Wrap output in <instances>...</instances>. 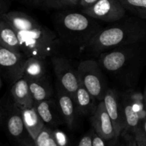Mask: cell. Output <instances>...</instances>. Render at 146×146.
<instances>
[{
  "label": "cell",
  "mask_w": 146,
  "mask_h": 146,
  "mask_svg": "<svg viewBox=\"0 0 146 146\" xmlns=\"http://www.w3.org/2000/svg\"><path fill=\"white\" fill-rule=\"evenodd\" d=\"M98 56L106 74L119 85L132 88L146 66V43L118 47Z\"/></svg>",
  "instance_id": "obj_1"
},
{
  "label": "cell",
  "mask_w": 146,
  "mask_h": 146,
  "mask_svg": "<svg viewBox=\"0 0 146 146\" xmlns=\"http://www.w3.org/2000/svg\"><path fill=\"white\" fill-rule=\"evenodd\" d=\"M146 43V21L137 17H125L103 27L84 50L99 55L110 49Z\"/></svg>",
  "instance_id": "obj_2"
},
{
  "label": "cell",
  "mask_w": 146,
  "mask_h": 146,
  "mask_svg": "<svg viewBox=\"0 0 146 146\" xmlns=\"http://www.w3.org/2000/svg\"><path fill=\"white\" fill-rule=\"evenodd\" d=\"M98 21L83 12L65 11L54 15L53 24L61 43L84 49L103 28Z\"/></svg>",
  "instance_id": "obj_3"
},
{
  "label": "cell",
  "mask_w": 146,
  "mask_h": 146,
  "mask_svg": "<svg viewBox=\"0 0 146 146\" xmlns=\"http://www.w3.org/2000/svg\"><path fill=\"white\" fill-rule=\"evenodd\" d=\"M20 48L28 57L44 58L56 55L61 41L56 32L44 25L29 31H17Z\"/></svg>",
  "instance_id": "obj_4"
},
{
  "label": "cell",
  "mask_w": 146,
  "mask_h": 146,
  "mask_svg": "<svg viewBox=\"0 0 146 146\" xmlns=\"http://www.w3.org/2000/svg\"><path fill=\"white\" fill-rule=\"evenodd\" d=\"M77 71L81 85L98 102L103 101L108 88L106 75L98 61L93 59L81 61Z\"/></svg>",
  "instance_id": "obj_5"
},
{
  "label": "cell",
  "mask_w": 146,
  "mask_h": 146,
  "mask_svg": "<svg viewBox=\"0 0 146 146\" xmlns=\"http://www.w3.org/2000/svg\"><path fill=\"white\" fill-rule=\"evenodd\" d=\"M1 104L3 111L2 124L9 136L18 143L29 135L24 125L21 108L17 105L11 96Z\"/></svg>",
  "instance_id": "obj_6"
},
{
  "label": "cell",
  "mask_w": 146,
  "mask_h": 146,
  "mask_svg": "<svg viewBox=\"0 0 146 146\" xmlns=\"http://www.w3.org/2000/svg\"><path fill=\"white\" fill-rule=\"evenodd\" d=\"M51 61L56 82L74 98L78 87L81 86L77 68H74L71 61L65 57L55 55L51 57Z\"/></svg>",
  "instance_id": "obj_7"
},
{
  "label": "cell",
  "mask_w": 146,
  "mask_h": 146,
  "mask_svg": "<svg viewBox=\"0 0 146 146\" xmlns=\"http://www.w3.org/2000/svg\"><path fill=\"white\" fill-rule=\"evenodd\" d=\"M81 12L98 21L111 24L125 17L126 10L118 0H98L91 7L83 9Z\"/></svg>",
  "instance_id": "obj_8"
},
{
  "label": "cell",
  "mask_w": 146,
  "mask_h": 146,
  "mask_svg": "<svg viewBox=\"0 0 146 146\" xmlns=\"http://www.w3.org/2000/svg\"><path fill=\"white\" fill-rule=\"evenodd\" d=\"M27 57L11 51L0 45V73L10 84L23 77V70Z\"/></svg>",
  "instance_id": "obj_9"
},
{
  "label": "cell",
  "mask_w": 146,
  "mask_h": 146,
  "mask_svg": "<svg viewBox=\"0 0 146 146\" xmlns=\"http://www.w3.org/2000/svg\"><path fill=\"white\" fill-rule=\"evenodd\" d=\"M106 110L109 115L114 130L115 138L121 137L123 131V118L121 94L113 88H108L103 99Z\"/></svg>",
  "instance_id": "obj_10"
},
{
  "label": "cell",
  "mask_w": 146,
  "mask_h": 146,
  "mask_svg": "<svg viewBox=\"0 0 146 146\" xmlns=\"http://www.w3.org/2000/svg\"><path fill=\"white\" fill-rule=\"evenodd\" d=\"M91 123L94 131L105 141H112L115 138L112 121L106 110L103 101L98 103L95 111L91 115Z\"/></svg>",
  "instance_id": "obj_11"
},
{
  "label": "cell",
  "mask_w": 146,
  "mask_h": 146,
  "mask_svg": "<svg viewBox=\"0 0 146 146\" xmlns=\"http://www.w3.org/2000/svg\"><path fill=\"white\" fill-rule=\"evenodd\" d=\"M56 100L62 114L64 123L69 128H74L77 117L79 115L75 100L69 94L64 91L57 82L56 84Z\"/></svg>",
  "instance_id": "obj_12"
},
{
  "label": "cell",
  "mask_w": 146,
  "mask_h": 146,
  "mask_svg": "<svg viewBox=\"0 0 146 146\" xmlns=\"http://www.w3.org/2000/svg\"><path fill=\"white\" fill-rule=\"evenodd\" d=\"M46 125L54 128L64 123V118L56 100L54 98L38 102L34 105Z\"/></svg>",
  "instance_id": "obj_13"
},
{
  "label": "cell",
  "mask_w": 146,
  "mask_h": 146,
  "mask_svg": "<svg viewBox=\"0 0 146 146\" xmlns=\"http://www.w3.org/2000/svg\"><path fill=\"white\" fill-rule=\"evenodd\" d=\"M121 104L123 118V131L121 135L126 133L133 135L135 131L143 125L141 117L131 96L125 94H121Z\"/></svg>",
  "instance_id": "obj_14"
},
{
  "label": "cell",
  "mask_w": 146,
  "mask_h": 146,
  "mask_svg": "<svg viewBox=\"0 0 146 146\" xmlns=\"http://www.w3.org/2000/svg\"><path fill=\"white\" fill-rule=\"evenodd\" d=\"M0 18L8 23L17 32L29 31L42 25L34 17L21 11H8L1 14Z\"/></svg>",
  "instance_id": "obj_15"
},
{
  "label": "cell",
  "mask_w": 146,
  "mask_h": 146,
  "mask_svg": "<svg viewBox=\"0 0 146 146\" xmlns=\"http://www.w3.org/2000/svg\"><path fill=\"white\" fill-rule=\"evenodd\" d=\"M11 96L21 109L34 106L29 82L24 77L16 81L11 88Z\"/></svg>",
  "instance_id": "obj_16"
},
{
  "label": "cell",
  "mask_w": 146,
  "mask_h": 146,
  "mask_svg": "<svg viewBox=\"0 0 146 146\" xmlns=\"http://www.w3.org/2000/svg\"><path fill=\"white\" fill-rule=\"evenodd\" d=\"M28 82L34 105L44 100L53 98L54 88L47 75L38 79L30 80Z\"/></svg>",
  "instance_id": "obj_17"
},
{
  "label": "cell",
  "mask_w": 146,
  "mask_h": 146,
  "mask_svg": "<svg viewBox=\"0 0 146 146\" xmlns=\"http://www.w3.org/2000/svg\"><path fill=\"white\" fill-rule=\"evenodd\" d=\"M24 125L29 136L35 140L45 127V123L38 113L36 107L32 106L21 109Z\"/></svg>",
  "instance_id": "obj_18"
},
{
  "label": "cell",
  "mask_w": 146,
  "mask_h": 146,
  "mask_svg": "<svg viewBox=\"0 0 146 146\" xmlns=\"http://www.w3.org/2000/svg\"><path fill=\"white\" fill-rule=\"evenodd\" d=\"M47 59L36 57H28L23 70V77L27 80H36L46 76Z\"/></svg>",
  "instance_id": "obj_19"
},
{
  "label": "cell",
  "mask_w": 146,
  "mask_h": 146,
  "mask_svg": "<svg viewBox=\"0 0 146 146\" xmlns=\"http://www.w3.org/2000/svg\"><path fill=\"white\" fill-rule=\"evenodd\" d=\"M74 100L78 114L82 115H92L98 103L81 85L76 93Z\"/></svg>",
  "instance_id": "obj_20"
},
{
  "label": "cell",
  "mask_w": 146,
  "mask_h": 146,
  "mask_svg": "<svg viewBox=\"0 0 146 146\" xmlns=\"http://www.w3.org/2000/svg\"><path fill=\"white\" fill-rule=\"evenodd\" d=\"M0 45L11 51L22 54L17 33L8 23L0 18Z\"/></svg>",
  "instance_id": "obj_21"
},
{
  "label": "cell",
  "mask_w": 146,
  "mask_h": 146,
  "mask_svg": "<svg viewBox=\"0 0 146 146\" xmlns=\"http://www.w3.org/2000/svg\"><path fill=\"white\" fill-rule=\"evenodd\" d=\"M126 11L135 17L146 19V0H118Z\"/></svg>",
  "instance_id": "obj_22"
},
{
  "label": "cell",
  "mask_w": 146,
  "mask_h": 146,
  "mask_svg": "<svg viewBox=\"0 0 146 146\" xmlns=\"http://www.w3.org/2000/svg\"><path fill=\"white\" fill-rule=\"evenodd\" d=\"M76 5L77 4L75 0H48L46 7L55 9H61Z\"/></svg>",
  "instance_id": "obj_23"
},
{
  "label": "cell",
  "mask_w": 146,
  "mask_h": 146,
  "mask_svg": "<svg viewBox=\"0 0 146 146\" xmlns=\"http://www.w3.org/2000/svg\"><path fill=\"white\" fill-rule=\"evenodd\" d=\"M52 136L59 146H68V139L65 133L58 129H52Z\"/></svg>",
  "instance_id": "obj_24"
},
{
  "label": "cell",
  "mask_w": 146,
  "mask_h": 146,
  "mask_svg": "<svg viewBox=\"0 0 146 146\" xmlns=\"http://www.w3.org/2000/svg\"><path fill=\"white\" fill-rule=\"evenodd\" d=\"M137 146H146V135L143 131V125L140 126L134 133Z\"/></svg>",
  "instance_id": "obj_25"
},
{
  "label": "cell",
  "mask_w": 146,
  "mask_h": 146,
  "mask_svg": "<svg viewBox=\"0 0 146 146\" xmlns=\"http://www.w3.org/2000/svg\"><path fill=\"white\" fill-rule=\"evenodd\" d=\"M94 130H91L89 133L84 135L78 143V146H92V135Z\"/></svg>",
  "instance_id": "obj_26"
},
{
  "label": "cell",
  "mask_w": 146,
  "mask_h": 146,
  "mask_svg": "<svg viewBox=\"0 0 146 146\" xmlns=\"http://www.w3.org/2000/svg\"><path fill=\"white\" fill-rule=\"evenodd\" d=\"M23 2L31 7H46L48 0H22Z\"/></svg>",
  "instance_id": "obj_27"
},
{
  "label": "cell",
  "mask_w": 146,
  "mask_h": 146,
  "mask_svg": "<svg viewBox=\"0 0 146 146\" xmlns=\"http://www.w3.org/2000/svg\"><path fill=\"white\" fill-rule=\"evenodd\" d=\"M121 137H122V138L125 141L127 146H137L135 137H134V135H133V134L126 133L122 134Z\"/></svg>",
  "instance_id": "obj_28"
},
{
  "label": "cell",
  "mask_w": 146,
  "mask_h": 146,
  "mask_svg": "<svg viewBox=\"0 0 146 146\" xmlns=\"http://www.w3.org/2000/svg\"><path fill=\"white\" fill-rule=\"evenodd\" d=\"M92 146H106L105 141L94 131L92 135Z\"/></svg>",
  "instance_id": "obj_29"
},
{
  "label": "cell",
  "mask_w": 146,
  "mask_h": 146,
  "mask_svg": "<svg viewBox=\"0 0 146 146\" xmlns=\"http://www.w3.org/2000/svg\"><path fill=\"white\" fill-rule=\"evenodd\" d=\"M17 146H36L34 141L28 135L27 137H26L25 138L22 139L21 141H20L19 142L17 143Z\"/></svg>",
  "instance_id": "obj_30"
},
{
  "label": "cell",
  "mask_w": 146,
  "mask_h": 146,
  "mask_svg": "<svg viewBox=\"0 0 146 146\" xmlns=\"http://www.w3.org/2000/svg\"><path fill=\"white\" fill-rule=\"evenodd\" d=\"M98 1V0H81L79 2V5L81 6L83 9L88 8L96 4Z\"/></svg>",
  "instance_id": "obj_31"
},
{
  "label": "cell",
  "mask_w": 146,
  "mask_h": 146,
  "mask_svg": "<svg viewBox=\"0 0 146 146\" xmlns=\"http://www.w3.org/2000/svg\"><path fill=\"white\" fill-rule=\"evenodd\" d=\"M119 138L120 137L118 138H115V139L112 140V141H110V143L108 146H127L123 139L122 141H120Z\"/></svg>",
  "instance_id": "obj_32"
},
{
  "label": "cell",
  "mask_w": 146,
  "mask_h": 146,
  "mask_svg": "<svg viewBox=\"0 0 146 146\" xmlns=\"http://www.w3.org/2000/svg\"><path fill=\"white\" fill-rule=\"evenodd\" d=\"M8 11V4L6 0H0V15Z\"/></svg>",
  "instance_id": "obj_33"
},
{
  "label": "cell",
  "mask_w": 146,
  "mask_h": 146,
  "mask_svg": "<svg viewBox=\"0 0 146 146\" xmlns=\"http://www.w3.org/2000/svg\"><path fill=\"white\" fill-rule=\"evenodd\" d=\"M48 146H59L58 144L56 143V142L55 140L54 139V138H53L52 134H51V138H50L49 141H48Z\"/></svg>",
  "instance_id": "obj_34"
},
{
  "label": "cell",
  "mask_w": 146,
  "mask_h": 146,
  "mask_svg": "<svg viewBox=\"0 0 146 146\" xmlns=\"http://www.w3.org/2000/svg\"><path fill=\"white\" fill-rule=\"evenodd\" d=\"M3 121V111H2V106L0 103V125L2 124Z\"/></svg>",
  "instance_id": "obj_35"
},
{
  "label": "cell",
  "mask_w": 146,
  "mask_h": 146,
  "mask_svg": "<svg viewBox=\"0 0 146 146\" xmlns=\"http://www.w3.org/2000/svg\"><path fill=\"white\" fill-rule=\"evenodd\" d=\"M143 104L145 105V108H146V83H145V89H144V93H143Z\"/></svg>",
  "instance_id": "obj_36"
},
{
  "label": "cell",
  "mask_w": 146,
  "mask_h": 146,
  "mask_svg": "<svg viewBox=\"0 0 146 146\" xmlns=\"http://www.w3.org/2000/svg\"><path fill=\"white\" fill-rule=\"evenodd\" d=\"M143 131L146 135V115H145V119H144L143 121Z\"/></svg>",
  "instance_id": "obj_37"
},
{
  "label": "cell",
  "mask_w": 146,
  "mask_h": 146,
  "mask_svg": "<svg viewBox=\"0 0 146 146\" xmlns=\"http://www.w3.org/2000/svg\"><path fill=\"white\" fill-rule=\"evenodd\" d=\"M75 1H76V2L77 5H78V4H79V2H80V1H81V0H75Z\"/></svg>",
  "instance_id": "obj_38"
}]
</instances>
